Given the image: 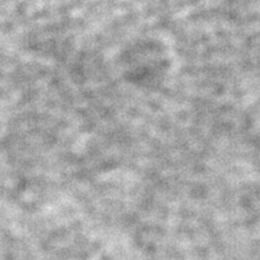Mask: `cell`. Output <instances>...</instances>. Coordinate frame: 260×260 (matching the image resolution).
<instances>
[]
</instances>
